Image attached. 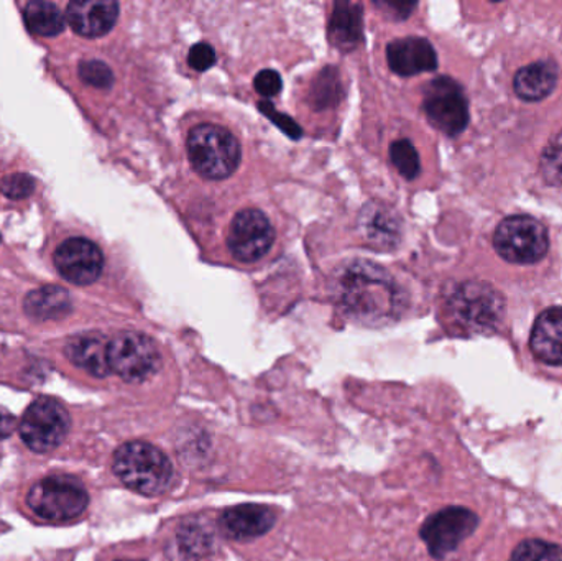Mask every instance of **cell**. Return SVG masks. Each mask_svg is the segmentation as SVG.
<instances>
[{"label":"cell","mask_w":562,"mask_h":561,"mask_svg":"<svg viewBox=\"0 0 562 561\" xmlns=\"http://www.w3.org/2000/svg\"><path fill=\"white\" fill-rule=\"evenodd\" d=\"M117 561H144V560H131V559H125V560H117Z\"/></svg>","instance_id":"d6a6232c"},{"label":"cell","mask_w":562,"mask_h":561,"mask_svg":"<svg viewBox=\"0 0 562 561\" xmlns=\"http://www.w3.org/2000/svg\"><path fill=\"white\" fill-rule=\"evenodd\" d=\"M386 61L396 75L415 76L419 72L435 71L438 55L428 40L422 36H406L393 40L386 46Z\"/></svg>","instance_id":"5bb4252c"},{"label":"cell","mask_w":562,"mask_h":561,"mask_svg":"<svg viewBox=\"0 0 562 561\" xmlns=\"http://www.w3.org/2000/svg\"><path fill=\"white\" fill-rule=\"evenodd\" d=\"M339 303L353 318L362 322H386L398 308V290L385 270L375 263H350L337 276Z\"/></svg>","instance_id":"6da1fadb"},{"label":"cell","mask_w":562,"mask_h":561,"mask_svg":"<svg viewBox=\"0 0 562 561\" xmlns=\"http://www.w3.org/2000/svg\"><path fill=\"white\" fill-rule=\"evenodd\" d=\"M254 86L263 98H273L283 88V81H281V76L276 69H263L254 79Z\"/></svg>","instance_id":"4dcf8cb0"},{"label":"cell","mask_w":562,"mask_h":561,"mask_svg":"<svg viewBox=\"0 0 562 561\" xmlns=\"http://www.w3.org/2000/svg\"><path fill=\"white\" fill-rule=\"evenodd\" d=\"M340 94L339 78L336 69H326L321 72L313 89L314 104L317 108H327L336 102V96Z\"/></svg>","instance_id":"4316f807"},{"label":"cell","mask_w":562,"mask_h":561,"mask_svg":"<svg viewBox=\"0 0 562 561\" xmlns=\"http://www.w3.org/2000/svg\"><path fill=\"white\" fill-rule=\"evenodd\" d=\"M558 66L553 61H538L525 66L514 79V89L524 101H541L557 88Z\"/></svg>","instance_id":"ac0fdd59"},{"label":"cell","mask_w":562,"mask_h":561,"mask_svg":"<svg viewBox=\"0 0 562 561\" xmlns=\"http://www.w3.org/2000/svg\"><path fill=\"white\" fill-rule=\"evenodd\" d=\"M390 160L406 180L418 177L422 170L418 152L408 138H402L390 145Z\"/></svg>","instance_id":"603a6c76"},{"label":"cell","mask_w":562,"mask_h":561,"mask_svg":"<svg viewBox=\"0 0 562 561\" xmlns=\"http://www.w3.org/2000/svg\"><path fill=\"white\" fill-rule=\"evenodd\" d=\"M109 368L125 382H142L160 368L157 345L142 333H119L109 339Z\"/></svg>","instance_id":"ba28073f"},{"label":"cell","mask_w":562,"mask_h":561,"mask_svg":"<svg viewBox=\"0 0 562 561\" xmlns=\"http://www.w3.org/2000/svg\"><path fill=\"white\" fill-rule=\"evenodd\" d=\"M187 147L191 165L206 180H226L243 158L236 135L221 125H196L188 135Z\"/></svg>","instance_id":"3957f363"},{"label":"cell","mask_w":562,"mask_h":561,"mask_svg":"<svg viewBox=\"0 0 562 561\" xmlns=\"http://www.w3.org/2000/svg\"><path fill=\"white\" fill-rule=\"evenodd\" d=\"M495 250L512 263L540 262L550 249L547 227L531 216H510L498 224L494 236Z\"/></svg>","instance_id":"8992f818"},{"label":"cell","mask_w":562,"mask_h":561,"mask_svg":"<svg viewBox=\"0 0 562 561\" xmlns=\"http://www.w3.org/2000/svg\"><path fill=\"white\" fill-rule=\"evenodd\" d=\"M36 181L29 173H13L0 181V191L10 200H23L35 191Z\"/></svg>","instance_id":"83f0119b"},{"label":"cell","mask_w":562,"mask_h":561,"mask_svg":"<svg viewBox=\"0 0 562 561\" xmlns=\"http://www.w3.org/2000/svg\"><path fill=\"white\" fill-rule=\"evenodd\" d=\"M329 38L337 48L352 49L362 40V7L337 2L329 19Z\"/></svg>","instance_id":"ffe728a7"},{"label":"cell","mask_w":562,"mask_h":561,"mask_svg":"<svg viewBox=\"0 0 562 561\" xmlns=\"http://www.w3.org/2000/svg\"><path fill=\"white\" fill-rule=\"evenodd\" d=\"M452 319L472 333L494 329L505 315V299L485 282H465L456 289L448 303Z\"/></svg>","instance_id":"277c9868"},{"label":"cell","mask_w":562,"mask_h":561,"mask_svg":"<svg viewBox=\"0 0 562 561\" xmlns=\"http://www.w3.org/2000/svg\"><path fill=\"white\" fill-rule=\"evenodd\" d=\"M360 224H362L367 239H369L373 246L392 247L395 246L396 240H398V220H396L392 211L385 210V207L370 204L369 207L363 210Z\"/></svg>","instance_id":"44dd1931"},{"label":"cell","mask_w":562,"mask_h":561,"mask_svg":"<svg viewBox=\"0 0 562 561\" xmlns=\"http://www.w3.org/2000/svg\"><path fill=\"white\" fill-rule=\"evenodd\" d=\"M23 19H25L30 32L35 35L56 36L65 30V15L52 2L33 0V2L26 3Z\"/></svg>","instance_id":"7402d4cb"},{"label":"cell","mask_w":562,"mask_h":561,"mask_svg":"<svg viewBox=\"0 0 562 561\" xmlns=\"http://www.w3.org/2000/svg\"><path fill=\"white\" fill-rule=\"evenodd\" d=\"M109 339L99 333H85L72 336L65 346V355L72 364L94 378H108L111 374L109 368Z\"/></svg>","instance_id":"2e32d148"},{"label":"cell","mask_w":562,"mask_h":561,"mask_svg":"<svg viewBox=\"0 0 562 561\" xmlns=\"http://www.w3.org/2000/svg\"><path fill=\"white\" fill-rule=\"evenodd\" d=\"M53 259L59 276L75 285H91L104 270L101 249L85 237H71L59 244Z\"/></svg>","instance_id":"7c38bea8"},{"label":"cell","mask_w":562,"mask_h":561,"mask_svg":"<svg viewBox=\"0 0 562 561\" xmlns=\"http://www.w3.org/2000/svg\"><path fill=\"white\" fill-rule=\"evenodd\" d=\"M115 476L135 493L160 496L173 483V464L164 451L145 441L122 445L114 455Z\"/></svg>","instance_id":"7a4b0ae2"},{"label":"cell","mask_w":562,"mask_h":561,"mask_svg":"<svg viewBox=\"0 0 562 561\" xmlns=\"http://www.w3.org/2000/svg\"><path fill=\"white\" fill-rule=\"evenodd\" d=\"M16 420L9 411L0 407V440L10 437L12 431L15 430Z\"/></svg>","instance_id":"1f68e13d"},{"label":"cell","mask_w":562,"mask_h":561,"mask_svg":"<svg viewBox=\"0 0 562 561\" xmlns=\"http://www.w3.org/2000/svg\"><path fill=\"white\" fill-rule=\"evenodd\" d=\"M530 348L544 364L562 366V308H550L538 316Z\"/></svg>","instance_id":"e0dca14e"},{"label":"cell","mask_w":562,"mask_h":561,"mask_svg":"<svg viewBox=\"0 0 562 561\" xmlns=\"http://www.w3.org/2000/svg\"><path fill=\"white\" fill-rule=\"evenodd\" d=\"M216 52H214L210 43H196V45L191 46L190 53H188V65H190L194 71H207V69L216 65Z\"/></svg>","instance_id":"f1b7e54d"},{"label":"cell","mask_w":562,"mask_h":561,"mask_svg":"<svg viewBox=\"0 0 562 561\" xmlns=\"http://www.w3.org/2000/svg\"><path fill=\"white\" fill-rule=\"evenodd\" d=\"M276 243V227L259 210H244L234 216L227 233V247L234 259L250 263L262 259Z\"/></svg>","instance_id":"30bf717a"},{"label":"cell","mask_w":562,"mask_h":561,"mask_svg":"<svg viewBox=\"0 0 562 561\" xmlns=\"http://www.w3.org/2000/svg\"><path fill=\"white\" fill-rule=\"evenodd\" d=\"M540 171L548 184H562V132L551 138L541 154Z\"/></svg>","instance_id":"cb8c5ba5"},{"label":"cell","mask_w":562,"mask_h":561,"mask_svg":"<svg viewBox=\"0 0 562 561\" xmlns=\"http://www.w3.org/2000/svg\"><path fill=\"white\" fill-rule=\"evenodd\" d=\"M26 315L36 322L59 319L71 312V296L59 285H45L33 290L23 300Z\"/></svg>","instance_id":"d6986e66"},{"label":"cell","mask_w":562,"mask_h":561,"mask_svg":"<svg viewBox=\"0 0 562 561\" xmlns=\"http://www.w3.org/2000/svg\"><path fill=\"white\" fill-rule=\"evenodd\" d=\"M260 112L266 114L277 127H280L284 134L290 135L291 138H300L303 135V131H301L300 125L293 121V119L288 117V115L281 114V112L277 111L273 108L272 102L262 101L259 104Z\"/></svg>","instance_id":"f546056e"},{"label":"cell","mask_w":562,"mask_h":561,"mask_svg":"<svg viewBox=\"0 0 562 561\" xmlns=\"http://www.w3.org/2000/svg\"><path fill=\"white\" fill-rule=\"evenodd\" d=\"M479 519L465 507L439 510L423 524L419 536L435 559H445L454 552L477 529Z\"/></svg>","instance_id":"8fae6325"},{"label":"cell","mask_w":562,"mask_h":561,"mask_svg":"<svg viewBox=\"0 0 562 561\" xmlns=\"http://www.w3.org/2000/svg\"><path fill=\"white\" fill-rule=\"evenodd\" d=\"M510 561H562V549L543 540H527L517 547Z\"/></svg>","instance_id":"d4e9b609"},{"label":"cell","mask_w":562,"mask_h":561,"mask_svg":"<svg viewBox=\"0 0 562 561\" xmlns=\"http://www.w3.org/2000/svg\"><path fill=\"white\" fill-rule=\"evenodd\" d=\"M426 117L446 135H458L468 127L469 105L461 86L451 78H436L425 89Z\"/></svg>","instance_id":"9c48e42d"},{"label":"cell","mask_w":562,"mask_h":561,"mask_svg":"<svg viewBox=\"0 0 562 561\" xmlns=\"http://www.w3.org/2000/svg\"><path fill=\"white\" fill-rule=\"evenodd\" d=\"M71 418L66 408L52 397H38L30 404L20 422V437L35 453L56 450L68 437Z\"/></svg>","instance_id":"52a82bcc"},{"label":"cell","mask_w":562,"mask_h":561,"mask_svg":"<svg viewBox=\"0 0 562 561\" xmlns=\"http://www.w3.org/2000/svg\"><path fill=\"white\" fill-rule=\"evenodd\" d=\"M79 76L86 85L98 89H109L114 85V72L105 63L88 59L79 65Z\"/></svg>","instance_id":"484cf974"},{"label":"cell","mask_w":562,"mask_h":561,"mask_svg":"<svg viewBox=\"0 0 562 561\" xmlns=\"http://www.w3.org/2000/svg\"><path fill=\"white\" fill-rule=\"evenodd\" d=\"M26 503L42 519L63 523L81 516L88 507L89 496L76 478L49 476L30 490Z\"/></svg>","instance_id":"5b68a950"},{"label":"cell","mask_w":562,"mask_h":561,"mask_svg":"<svg viewBox=\"0 0 562 561\" xmlns=\"http://www.w3.org/2000/svg\"><path fill=\"white\" fill-rule=\"evenodd\" d=\"M119 10L114 0H75L66 9V19L78 35L98 38L114 29Z\"/></svg>","instance_id":"4fadbf2b"},{"label":"cell","mask_w":562,"mask_h":561,"mask_svg":"<svg viewBox=\"0 0 562 561\" xmlns=\"http://www.w3.org/2000/svg\"><path fill=\"white\" fill-rule=\"evenodd\" d=\"M277 516L270 507L244 504L231 507L221 516V527L226 536L236 540L256 539L266 536L276 526Z\"/></svg>","instance_id":"9a60e30c"}]
</instances>
